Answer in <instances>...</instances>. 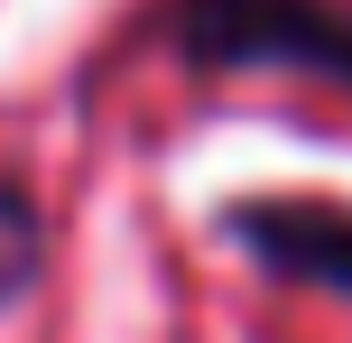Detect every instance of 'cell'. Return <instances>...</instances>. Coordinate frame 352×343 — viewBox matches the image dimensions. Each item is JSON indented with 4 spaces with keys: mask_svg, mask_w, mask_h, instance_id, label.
<instances>
[{
    "mask_svg": "<svg viewBox=\"0 0 352 343\" xmlns=\"http://www.w3.org/2000/svg\"><path fill=\"white\" fill-rule=\"evenodd\" d=\"M158 37L195 74H297L352 93V0H158Z\"/></svg>",
    "mask_w": 352,
    "mask_h": 343,
    "instance_id": "obj_1",
    "label": "cell"
},
{
    "mask_svg": "<svg viewBox=\"0 0 352 343\" xmlns=\"http://www.w3.org/2000/svg\"><path fill=\"white\" fill-rule=\"evenodd\" d=\"M223 232L287 288L352 297V204L343 195H241L223 204Z\"/></svg>",
    "mask_w": 352,
    "mask_h": 343,
    "instance_id": "obj_2",
    "label": "cell"
},
{
    "mask_svg": "<svg viewBox=\"0 0 352 343\" xmlns=\"http://www.w3.org/2000/svg\"><path fill=\"white\" fill-rule=\"evenodd\" d=\"M37 269H47V214L19 177H0V316L37 288Z\"/></svg>",
    "mask_w": 352,
    "mask_h": 343,
    "instance_id": "obj_3",
    "label": "cell"
}]
</instances>
